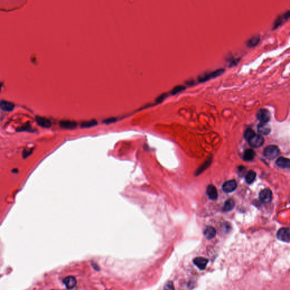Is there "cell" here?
I'll return each instance as SVG.
<instances>
[{
    "label": "cell",
    "mask_w": 290,
    "mask_h": 290,
    "mask_svg": "<svg viewBox=\"0 0 290 290\" xmlns=\"http://www.w3.org/2000/svg\"><path fill=\"white\" fill-rule=\"evenodd\" d=\"M257 117L261 123H268L271 119L270 112L265 108L260 109L257 114Z\"/></svg>",
    "instance_id": "3"
},
{
    "label": "cell",
    "mask_w": 290,
    "mask_h": 290,
    "mask_svg": "<svg viewBox=\"0 0 290 290\" xmlns=\"http://www.w3.org/2000/svg\"><path fill=\"white\" fill-rule=\"evenodd\" d=\"M289 17H290L289 11H287V13L279 16L278 17L275 19V21L274 23L273 29H277V28L279 26H280L282 24H283L289 18Z\"/></svg>",
    "instance_id": "8"
},
{
    "label": "cell",
    "mask_w": 290,
    "mask_h": 290,
    "mask_svg": "<svg viewBox=\"0 0 290 290\" xmlns=\"http://www.w3.org/2000/svg\"><path fill=\"white\" fill-rule=\"evenodd\" d=\"M237 186V182L235 180H229L224 183L222 189L226 193H231L236 190Z\"/></svg>",
    "instance_id": "7"
},
{
    "label": "cell",
    "mask_w": 290,
    "mask_h": 290,
    "mask_svg": "<svg viewBox=\"0 0 290 290\" xmlns=\"http://www.w3.org/2000/svg\"><path fill=\"white\" fill-rule=\"evenodd\" d=\"M256 173H255V172L253 171H249L246 176H245V180H246V182H247L248 184H252V182H253L255 181V179H256Z\"/></svg>",
    "instance_id": "21"
},
{
    "label": "cell",
    "mask_w": 290,
    "mask_h": 290,
    "mask_svg": "<svg viewBox=\"0 0 290 290\" xmlns=\"http://www.w3.org/2000/svg\"><path fill=\"white\" fill-rule=\"evenodd\" d=\"M244 159L246 161H250L253 159L255 156V153L252 149H247L244 154Z\"/></svg>",
    "instance_id": "18"
},
{
    "label": "cell",
    "mask_w": 290,
    "mask_h": 290,
    "mask_svg": "<svg viewBox=\"0 0 290 290\" xmlns=\"http://www.w3.org/2000/svg\"><path fill=\"white\" fill-rule=\"evenodd\" d=\"M116 121V119L115 118H109V119H107L104 120L103 121V123L104 124H111V123H113L114 122H115Z\"/></svg>",
    "instance_id": "28"
},
{
    "label": "cell",
    "mask_w": 290,
    "mask_h": 290,
    "mask_svg": "<svg viewBox=\"0 0 290 290\" xmlns=\"http://www.w3.org/2000/svg\"><path fill=\"white\" fill-rule=\"evenodd\" d=\"M258 131L262 135H267L271 132V128L267 123H261L260 122L257 126Z\"/></svg>",
    "instance_id": "11"
},
{
    "label": "cell",
    "mask_w": 290,
    "mask_h": 290,
    "mask_svg": "<svg viewBox=\"0 0 290 290\" xmlns=\"http://www.w3.org/2000/svg\"><path fill=\"white\" fill-rule=\"evenodd\" d=\"M33 150H34V148L24 149L23 150V153H22V156H23V158H26L29 157V156L30 155H31V154L32 153Z\"/></svg>",
    "instance_id": "26"
},
{
    "label": "cell",
    "mask_w": 290,
    "mask_h": 290,
    "mask_svg": "<svg viewBox=\"0 0 290 290\" xmlns=\"http://www.w3.org/2000/svg\"><path fill=\"white\" fill-rule=\"evenodd\" d=\"M2 83L0 82V90H1V88H2Z\"/></svg>",
    "instance_id": "31"
},
{
    "label": "cell",
    "mask_w": 290,
    "mask_h": 290,
    "mask_svg": "<svg viewBox=\"0 0 290 290\" xmlns=\"http://www.w3.org/2000/svg\"><path fill=\"white\" fill-rule=\"evenodd\" d=\"M12 171L14 173H17L18 172V170L17 169H14V170H13V171Z\"/></svg>",
    "instance_id": "30"
},
{
    "label": "cell",
    "mask_w": 290,
    "mask_h": 290,
    "mask_svg": "<svg viewBox=\"0 0 290 290\" xmlns=\"http://www.w3.org/2000/svg\"><path fill=\"white\" fill-rule=\"evenodd\" d=\"M276 165L279 167L282 168H289L290 167V160L287 158H285L284 157H280L277 160L276 162Z\"/></svg>",
    "instance_id": "15"
},
{
    "label": "cell",
    "mask_w": 290,
    "mask_h": 290,
    "mask_svg": "<svg viewBox=\"0 0 290 290\" xmlns=\"http://www.w3.org/2000/svg\"><path fill=\"white\" fill-rule=\"evenodd\" d=\"M35 120L38 125H39L41 127L45 128H49L52 126L51 121L49 120L45 117L36 116L35 118Z\"/></svg>",
    "instance_id": "10"
},
{
    "label": "cell",
    "mask_w": 290,
    "mask_h": 290,
    "mask_svg": "<svg viewBox=\"0 0 290 290\" xmlns=\"http://www.w3.org/2000/svg\"><path fill=\"white\" fill-rule=\"evenodd\" d=\"M207 194L208 195L209 198L212 200H215L218 197V193L214 185H210L207 188Z\"/></svg>",
    "instance_id": "16"
},
{
    "label": "cell",
    "mask_w": 290,
    "mask_h": 290,
    "mask_svg": "<svg viewBox=\"0 0 290 290\" xmlns=\"http://www.w3.org/2000/svg\"><path fill=\"white\" fill-rule=\"evenodd\" d=\"M279 154V150L277 146L270 145L266 147L263 151L264 156L269 159L276 158Z\"/></svg>",
    "instance_id": "2"
},
{
    "label": "cell",
    "mask_w": 290,
    "mask_h": 290,
    "mask_svg": "<svg viewBox=\"0 0 290 290\" xmlns=\"http://www.w3.org/2000/svg\"><path fill=\"white\" fill-rule=\"evenodd\" d=\"M260 40V36L258 35H255L253 37H252L250 39H249L247 41V46L249 47H253L255 46H257L258 43H259Z\"/></svg>",
    "instance_id": "19"
},
{
    "label": "cell",
    "mask_w": 290,
    "mask_h": 290,
    "mask_svg": "<svg viewBox=\"0 0 290 290\" xmlns=\"http://www.w3.org/2000/svg\"><path fill=\"white\" fill-rule=\"evenodd\" d=\"M224 72V69H219L216 70L214 72L205 73L202 75H201L198 78V81L199 82H205L206 81H207L209 80H211L212 78H216L217 77L221 75Z\"/></svg>",
    "instance_id": "1"
},
{
    "label": "cell",
    "mask_w": 290,
    "mask_h": 290,
    "mask_svg": "<svg viewBox=\"0 0 290 290\" xmlns=\"http://www.w3.org/2000/svg\"><path fill=\"white\" fill-rule=\"evenodd\" d=\"M216 230L213 227H207L205 228L204 234L205 237L207 239H211L214 238L216 235Z\"/></svg>",
    "instance_id": "17"
},
{
    "label": "cell",
    "mask_w": 290,
    "mask_h": 290,
    "mask_svg": "<svg viewBox=\"0 0 290 290\" xmlns=\"http://www.w3.org/2000/svg\"><path fill=\"white\" fill-rule=\"evenodd\" d=\"M209 262V260L204 257H196L193 260L194 264L200 270H204Z\"/></svg>",
    "instance_id": "9"
},
{
    "label": "cell",
    "mask_w": 290,
    "mask_h": 290,
    "mask_svg": "<svg viewBox=\"0 0 290 290\" xmlns=\"http://www.w3.org/2000/svg\"><path fill=\"white\" fill-rule=\"evenodd\" d=\"M185 89V87L182 86H176L175 87H174L172 90L171 91V95H175L177 93L182 91V90H184Z\"/></svg>",
    "instance_id": "25"
},
{
    "label": "cell",
    "mask_w": 290,
    "mask_h": 290,
    "mask_svg": "<svg viewBox=\"0 0 290 290\" xmlns=\"http://www.w3.org/2000/svg\"><path fill=\"white\" fill-rule=\"evenodd\" d=\"M277 238L282 241L290 242V229L289 228H282L277 233Z\"/></svg>",
    "instance_id": "5"
},
{
    "label": "cell",
    "mask_w": 290,
    "mask_h": 290,
    "mask_svg": "<svg viewBox=\"0 0 290 290\" xmlns=\"http://www.w3.org/2000/svg\"><path fill=\"white\" fill-rule=\"evenodd\" d=\"M167 97V94H162V95H160L159 97H158L156 99V102L157 103H160L162 102L163 101V100L165 99V97Z\"/></svg>",
    "instance_id": "29"
},
{
    "label": "cell",
    "mask_w": 290,
    "mask_h": 290,
    "mask_svg": "<svg viewBox=\"0 0 290 290\" xmlns=\"http://www.w3.org/2000/svg\"><path fill=\"white\" fill-rule=\"evenodd\" d=\"M0 108L4 111L11 112L15 108V104L10 102L2 100L0 102Z\"/></svg>",
    "instance_id": "13"
},
{
    "label": "cell",
    "mask_w": 290,
    "mask_h": 290,
    "mask_svg": "<svg viewBox=\"0 0 290 290\" xmlns=\"http://www.w3.org/2000/svg\"><path fill=\"white\" fill-rule=\"evenodd\" d=\"M63 282L66 286V287L68 289H73L77 284L76 279L74 278V277H72V276H69L68 277L65 278L63 279Z\"/></svg>",
    "instance_id": "14"
},
{
    "label": "cell",
    "mask_w": 290,
    "mask_h": 290,
    "mask_svg": "<svg viewBox=\"0 0 290 290\" xmlns=\"http://www.w3.org/2000/svg\"><path fill=\"white\" fill-rule=\"evenodd\" d=\"M248 142L251 147L257 148L261 147L263 144L264 139L261 135L255 134L250 138Z\"/></svg>",
    "instance_id": "4"
},
{
    "label": "cell",
    "mask_w": 290,
    "mask_h": 290,
    "mask_svg": "<svg viewBox=\"0 0 290 290\" xmlns=\"http://www.w3.org/2000/svg\"><path fill=\"white\" fill-rule=\"evenodd\" d=\"M17 131L22 132V131H27V132H34V130L32 129L31 125L29 123H26V124L22 126L21 127L18 128L17 129Z\"/></svg>",
    "instance_id": "23"
},
{
    "label": "cell",
    "mask_w": 290,
    "mask_h": 290,
    "mask_svg": "<svg viewBox=\"0 0 290 290\" xmlns=\"http://www.w3.org/2000/svg\"><path fill=\"white\" fill-rule=\"evenodd\" d=\"M259 198L263 204H267L272 199V192L269 189L262 190L259 194Z\"/></svg>",
    "instance_id": "6"
},
{
    "label": "cell",
    "mask_w": 290,
    "mask_h": 290,
    "mask_svg": "<svg viewBox=\"0 0 290 290\" xmlns=\"http://www.w3.org/2000/svg\"><path fill=\"white\" fill-rule=\"evenodd\" d=\"M60 126L66 129H74L77 126L76 122L70 120H63L60 122Z\"/></svg>",
    "instance_id": "12"
},
{
    "label": "cell",
    "mask_w": 290,
    "mask_h": 290,
    "mask_svg": "<svg viewBox=\"0 0 290 290\" xmlns=\"http://www.w3.org/2000/svg\"><path fill=\"white\" fill-rule=\"evenodd\" d=\"M97 122L95 120H92L90 121L83 122L80 124V127L82 128H91L92 126H94L97 125Z\"/></svg>",
    "instance_id": "22"
},
{
    "label": "cell",
    "mask_w": 290,
    "mask_h": 290,
    "mask_svg": "<svg viewBox=\"0 0 290 290\" xmlns=\"http://www.w3.org/2000/svg\"><path fill=\"white\" fill-rule=\"evenodd\" d=\"M255 132L253 131L252 129L248 128L246 129L244 131V138L246 139V140L249 141V139L252 136H253L255 134Z\"/></svg>",
    "instance_id": "24"
},
{
    "label": "cell",
    "mask_w": 290,
    "mask_h": 290,
    "mask_svg": "<svg viewBox=\"0 0 290 290\" xmlns=\"http://www.w3.org/2000/svg\"><path fill=\"white\" fill-rule=\"evenodd\" d=\"M164 290H175V287L172 282H168L165 284Z\"/></svg>",
    "instance_id": "27"
},
{
    "label": "cell",
    "mask_w": 290,
    "mask_h": 290,
    "mask_svg": "<svg viewBox=\"0 0 290 290\" xmlns=\"http://www.w3.org/2000/svg\"><path fill=\"white\" fill-rule=\"evenodd\" d=\"M235 201L232 199H228L226 201L225 204L224 205L223 210L224 211H229L232 210L235 207Z\"/></svg>",
    "instance_id": "20"
}]
</instances>
